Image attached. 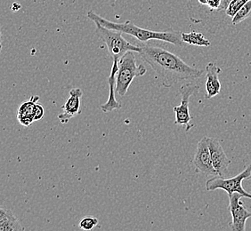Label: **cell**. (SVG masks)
<instances>
[{
    "label": "cell",
    "instance_id": "3957f363",
    "mask_svg": "<svg viewBox=\"0 0 251 231\" xmlns=\"http://www.w3.org/2000/svg\"><path fill=\"white\" fill-rule=\"evenodd\" d=\"M189 19L215 33L226 18L227 0H186Z\"/></svg>",
    "mask_w": 251,
    "mask_h": 231
},
{
    "label": "cell",
    "instance_id": "ba28073f",
    "mask_svg": "<svg viewBox=\"0 0 251 231\" xmlns=\"http://www.w3.org/2000/svg\"><path fill=\"white\" fill-rule=\"evenodd\" d=\"M195 172L203 175L218 176V173L213 166L211 154L208 147V137H203L197 144L196 152L193 160Z\"/></svg>",
    "mask_w": 251,
    "mask_h": 231
},
{
    "label": "cell",
    "instance_id": "9c48e42d",
    "mask_svg": "<svg viewBox=\"0 0 251 231\" xmlns=\"http://www.w3.org/2000/svg\"><path fill=\"white\" fill-rule=\"evenodd\" d=\"M242 198L243 196L239 193L229 196V210L232 214V222L229 223V227L233 231H245L247 220L251 218V212L241 201Z\"/></svg>",
    "mask_w": 251,
    "mask_h": 231
},
{
    "label": "cell",
    "instance_id": "6da1fadb",
    "mask_svg": "<svg viewBox=\"0 0 251 231\" xmlns=\"http://www.w3.org/2000/svg\"><path fill=\"white\" fill-rule=\"evenodd\" d=\"M141 59L150 66L159 81L166 88H171L176 84L184 80L200 78L204 71L192 67L175 53L157 46L139 44Z\"/></svg>",
    "mask_w": 251,
    "mask_h": 231
},
{
    "label": "cell",
    "instance_id": "9a60e30c",
    "mask_svg": "<svg viewBox=\"0 0 251 231\" xmlns=\"http://www.w3.org/2000/svg\"><path fill=\"white\" fill-rule=\"evenodd\" d=\"M182 39L184 43L196 46H210V41L204 37V35L197 31H191L188 33L182 32Z\"/></svg>",
    "mask_w": 251,
    "mask_h": 231
},
{
    "label": "cell",
    "instance_id": "d6986e66",
    "mask_svg": "<svg viewBox=\"0 0 251 231\" xmlns=\"http://www.w3.org/2000/svg\"><path fill=\"white\" fill-rule=\"evenodd\" d=\"M44 114H45V110L44 107L39 104V102L37 103L36 108H35V116H34V119L35 121H39L43 118Z\"/></svg>",
    "mask_w": 251,
    "mask_h": 231
},
{
    "label": "cell",
    "instance_id": "2e32d148",
    "mask_svg": "<svg viewBox=\"0 0 251 231\" xmlns=\"http://www.w3.org/2000/svg\"><path fill=\"white\" fill-rule=\"evenodd\" d=\"M249 18H251V0L247 2L246 4L239 10L236 15H234V17L232 19V23L233 25H238Z\"/></svg>",
    "mask_w": 251,
    "mask_h": 231
},
{
    "label": "cell",
    "instance_id": "e0dca14e",
    "mask_svg": "<svg viewBox=\"0 0 251 231\" xmlns=\"http://www.w3.org/2000/svg\"><path fill=\"white\" fill-rule=\"evenodd\" d=\"M250 0H231L227 5L226 15L229 18L232 19L234 15L239 12L243 5L249 2Z\"/></svg>",
    "mask_w": 251,
    "mask_h": 231
},
{
    "label": "cell",
    "instance_id": "5bb4252c",
    "mask_svg": "<svg viewBox=\"0 0 251 231\" xmlns=\"http://www.w3.org/2000/svg\"><path fill=\"white\" fill-rule=\"evenodd\" d=\"M24 231L25 227L20 224L14 212L5 207H0V231Z\"/></svg>",
    "mask_w": 251,
    "mask_h": 231
},
{
    "label": "cell",
    "instance_id": "8992f818",
    "mask_svg": "<svg viewBox=\"0 0 251 231\" xmlns=\"http://www.w3.org/2000/svg\"><path fill=\"white\" fill-rule=\"evenodd\" d=\"M251 177V165H250L242 173L232 178L214 176L213 178L208 179L206 183V189L208 191L223 189L228 193V196H232L233 193H239L243 196V198L251 199V193L247 192L242 187V182Z\"/></svg>",
    "mask_w": 251,
    "mask_h": 231
},
{
    "label": "cell",
    "instance_id": "ac0fdd59",
    "mask_svg": "<svg viewBox=\"0 0 251 231\" xmlns=\"http://www.w3.org/2000/svg\"><path fill=\"white\" fill-rule=\"evenodd\" d=\"M98 223H99V221L96 217L86 216L84 217L81 220V222H79L78 227L83 231H92L94 228H96L98 225Z\"/></svg>",
    "mask_w": 251,
    "mask_h": 231
},
{
    "label": "cell",
    "instance_id": "8fae6325",
    "mask_svg": "<svg viewBox=\"0 0 251 231\" xmlns=\"http://www.w3.org/2000/svg\"><path fill=\"white\" fill-rule=\"evenodd\" d=\"M82 96L83 92L80 88H73L70 91L69 99L62 106L63 113L58 115L59 120L62 124H67L74 116L81 113L80 105Z\"/></svg>",
    "mask_w": 251,
    "mask_h": 231
},
{
    "label": "cell",
    "instance_id": "4fadbf2b",
    "mask_svg": "<svg viewBox=\"0 0 251 231\" xmlns=\"http://www.w3.org/2000/svg\"><path fill=\"white\" fill-rule=\"evenodd\" d=\"M39 99L40 98L38 95H34L30 97L29 101H25L21 104L17 112V119L21 125L25 127H29L35 122V108L39 102Z\"/></svg>",
    "mask_w": 251,
    "mask_h": 231
},
{
    "label": "cell",
    "instance_id": "5b68a950",
    "mask_svg": "<svg viewBox=\"0 0 251 231\" xmlns=\"http://www.w3.org/2000/svg\"><path fill=\"white\" fill-rule=\"evenodd\" d=\"M135 52L129 51L121 58L116 77V92L120 96H125L134 78L143 77L147 72L145 65L137 66Z\"/></svg>",
    "mask_w": 251,
    "mask_h": 231
},
{
    "label": "cell",
    "instance_id": "7c38bea8",
    "mask_svg": "<svg viewBox=\"0 0 251 231\" xmlns=\"http://www.w3.org/2000/svg\"><path fill=\"white\" fill-rule=\"evenodd\" d=\"M222 69L215 63H208L206 66L207 80H206V99H211L217 96L221 91V83L219 80V74Z\"/></svg>",
    "mask_w": 251,
    "mask_h": 231
},
{
    "label": "cell",
    "instance_id": "277c9868",
    "mask_svg": "<svg viewBox=\"0 0 251 231\" xmlns=\"http://www.w3.org/2000/svg\"><path fill=\"white\" fill-rule=\"evenodd\" d=\"M95 23L97 25L96 35L106 45L108 52L112 59V63H119L121 58L129 51L140 53L139 46L132 45L128 41H126L123 38L122 32L120 30L108 29L98 23Z\"/></svg>",
    "mask_w": 251,
    "mask_h": 231
},
{
    "label": "cell",
    "instance_id": "7a4b0ae2",
    "mask_svg": "<svg viewBox=\"0 0 251 231\" xmlns=\"http://www.w3.org/2000/svg\"><path fill=\"white\" fill-rule=\"evenodd\" d=\"M87 17L94 23H98L108 29H117L122 33L128 34L139 40L142 43H146L150 40H160L167 43L172 44L176 46H183L184 41L182 39V32L173 29H165L161 31L144 29L132 23L129 21L125 23H112L111 21L104 19L100 15H97L93 11L87 13Z\"/></svg>",
    "mask_w": 251,
    "mask_h": 231
},
{
    "label": "cell",
    "instance_id": "52a82bcc",
    "mask_svg": "<svg viewBox=\"0 0 251 231\" xmlns=\"http://www.w3.org/2000/svg\"><path fill=\"white\" fill-rule=\"evenodd\" d=\"M200 87L194 83H187L180 87L179 92L181 94V103L178 106L174 107L176 120L175 124L177 125H183L186 132H189L193 127L191 124L192 116L190 115V98L193 94H196L199 92Z\"/></svg>",
    "mask_w": 251,
    "mask_h": 231
},
{
    "label": "cell",
    "instance_id": "30bf717a",
    "mask_svg": "<svg viewBox=\"0 0 251 231\" xmlns=\"http://www.w3.org/2000/svg\"><path fill=\"white\" fill-rule=\"evenodd\" d=\"M208 147L211 154L213 166L219 177H226L231 160L227 158L225 150L217 139L208 138Z\"/></svg>",
    "mask_w": 251,
    "mask_h": 231
}]
</instances>
